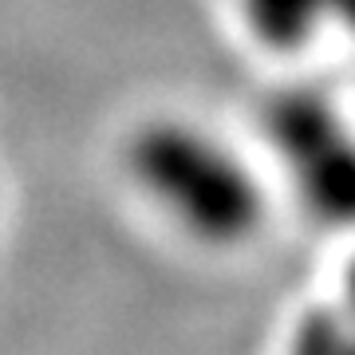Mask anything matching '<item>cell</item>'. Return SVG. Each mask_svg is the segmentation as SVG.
Masks as SVG:
<instances>
[{"label": "cell", "instance_id": "6da1fadb", "mask_svg": "<svg viewBox=\"0 0 355 355\" xmlns=\"http://www.w3.org/2000/svg\"><path fill=\"white\" fill-rule=\"evenodd\" d=\"M123 178L154 217L205 253H241L268 221V186L225 135L186 114H150L123 139Z\"/></svg>", "mask_w": 355, "mask_h": 355}, {"label": "cell", "instance_id": "277c9868", "mask_svg": "<svg viewBox=\"0 0 355 355\" xmlns=\"http://www.w3.org/2000/svg\"><path fill=\"white\" fill-rule=\"evenodd\" d=\"M280 355H355V316L340 300L308 304L292 320Z\"/></svg>", "mask_w": 355, "mask_h": 355}, {"label": "cell", "instance_id": "3957f363", "mask_svg": "<svg viewBox=\"0 0 355 355\" xmlns=\"http://www.w3.org/2000/svg\"><path fill=\"white\" fill-rule=\"evenodd\" d=\"M233 12L265 55H304L328 28V0H233Z\"/></svg>", "mask_w": 355, "mask_h": 355}, {"label": "cell", "instance_id": "7a4b0ae2", "mask_svg": "<svg viewBox=\"0 0 355 355\" xmlns=\"http://www.w3.org/2000/svg\"><path fill=\"white\" fill-rule=\"evenodd\" d=\"M261 135L292 202L331 233H355V119L324 87L288 83L261 107Z\"/></svg>", "mask_w": 355, "mask_h": 355}, {"label": "cell", "instance_id": "5b68a950", "mask_svg": "<svg viewBox=\"0 0 355 355\" xmlns=\"http://www.w3.org/2000/svg\"><path fill=\"white\" fill-rule=\"evenodd\" d=\"M328 28L355 36V0H328Z\"/></svg>", "mask_w": 355, "mask_h": 355}, {"label": "cell", "instance_id": "8992f818", "mask_svg": "<svg viewBox=\"0 0 355 355\" xmlns=\"http://www.w3.org/2000/svg\"><path fill=\"white\" fill-rule=\"evenodd\" d=\"M347 312L355 316V253L347 257V265H343V277H340V296H336Z\"/></svg>", "mask_w": 355, "mask_h": 355}]
</instances>
